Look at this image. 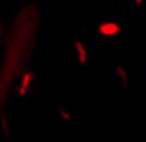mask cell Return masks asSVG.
<instances>
[{"label":"cell","instance_id":"obj_1","mask_svg":"<svg viewBox=\"0 0 146 142\" xmlns=\"http://www.w3.org/2000/svg\"><path fill=\"white\" fill-rule=\"evenodd\" d=\"M99 30H101V34H117V32H119V26L113 24V22H109V24H103Z\"/></svg>","mask_w":146,"mask_h":142},{"label":"cell","instance_id":"obj_2","mask_svg":"<svg viewBox=\"0 0 146 142\" xmlns=\"http://www.w3.org/2000/svg\"><path fill=\"white\" fill-rule=\"evenodd\" d=\"M75 47H77V51H79V59H81V63H85L87 57H85V49H83V46H81L79 42H75Z\"/></svg>","mask_w":146,"mask_h":142},{"label":"cell","instance_id":"obj_3","mask_svg":"<svg viewBox=\"0 0 146 142\" xmlns=\"http://www.w3.org/2000/svg\"><path fill=\"white\" fill-rule=\"evenodd\" d=\"M136 2H138V4H140V2H142V0H136Z\"/></svg>","mask_w":146,"mask_h":142}]
</instances>
